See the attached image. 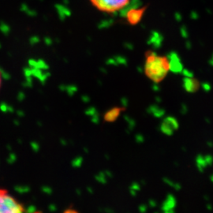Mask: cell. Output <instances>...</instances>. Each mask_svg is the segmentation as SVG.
Wrapping results in <instances>:
<instances>
[{
  "instance_id": "cell-4",
  "label": "cell",
  "mask_w": 213,
  "mask_h": 213,
  "mask_svg": "<svg viewBox=\"0 0 213 213\" xmlns=\"http://www.w3.org/2000/svg\"><path fill=\"white\" fill-rule=\"evenodd\" d=\"M179 128V123L175 118L168 116L164 118L160 125V130L167 136H172Z\"/></svg>"
},
{
  "instance_id": "cell-2",
  "label": "cell",
  "mask_w": 213,
  "mask_h": 213,
  "mask_svg": "<svg viewBox=\"0 0 213 213\" xmlns=\"http://www.w3.org/2000/svg\"><path fill=\"white\" fill-rule=\"evenodd\" d=\"M0 213H27L22 204L10 194L8 190L0 188Z\"/></svg>"
},
{
  "instance_id": "cell-5",
  "label": "cell",
  "mask_w": 213,
  "mask_h": 213,
  "mask_svg": "<svg viewBox=\"0 0 213 213\" xmlns=\"http://www.w3.org/2000/svg\"><path fill=\"white\" fill-rule=\"evenodd\" d=\"M146 6L143 7V8L140 9H129L126 12V19L128 22L132 25H137V23H139L140 21L141 20L142 16L145 13V10H146Z\"/></svg>"
},
{
  "instance_id": "cell-3",
  "label": "cell",
  "mask_w": 213,
  "mask_h": 213,
  "mask_svg": "<svg viewBox=\"0 0 213 213\" xmlns=\"http://www.w3.org/2000/svg\"><path fill=\"white\" fill-rule=\"evenodd\" d=\"M130 0H90L96 9L106 13H113L125 8Z\"/></svg>"
},
{
  "instance_id": "cell-7",
  "label": "cell",
  "mask_w": 213,
  "mask_h": 213,
  "mask_svg": "<svg viewBox=\"0 0 213 213\" xmlns=\"http://www.w3.org/2000/svg\"><path fill=\"white\" fill-rule=\"evenodd\" d=\"M183 87L188 93H196L200 87V83L197 79L191 77H186L183 79Z\"/></svg>"
},
{
  "instance_id": "cell-1",
  "label": "cell",
  "mask_w": 213,
  "mask_h": 213,
  "mask_svg": "<svg viewBox=\"0 0 213 213\" xmlns=\"http://www.w3.org/2000/svg\"><path fill=\"white\" fill-rule=\"evenodd\" d=\"M170 70L169 61L166 56H159L153 52H148L145 65L146 76L152 81L159 83L167 76Z\"/></svg>"
},
{
  "instance_id": "cell-8",
  "label": "cell",
  "mask_w": 213,
  "mask_h": 213,
  "mask_svg": "<svg viewBox=\"0 0 213 213\" xmlns=\"http://www.w3.org/2000/svg\"><path fill=\"white\" fill-rule=\"evenodd\" d=\"M124 108L123 107H113L108 111L106 112L104 115V120L107 123H113L117 120V118L119 117V115L122 113Z\"/></svg>"
},
{
  "instance_id": "cell-6",
  "label": "cell",
  "mask_w": 213,
  "mask_h": 213,
  "mask_svg": "<svg viewBox=\"0 0 213 213\" xmlns=\"http://www.w3.org/2000/svg\"><path fill=\"white\" fill-rule=\"evenodd\" d=\"M167 58L169 61L170 70H171L174 73H179L182 70V64L180 60V58L178 57V55L176 53L172 52L169 54Z\"/></svg>"
},
{
  "instance_id": "cell-9",
  "label": "cell",
  "mask_w": 213,
  "mask_h": 213,
  "mask_svg": "<svg viewBox=\"0 0 213 213\" xmlns=\"http://www.w3.org/2000/svg\"><path fill=\"white\" fill-rule=\"evenodd\" d=\"M64 213H79L77 211L74 210L73 208H70V209H67L64 212Z\"/></svg>"
},
{
  "instance_id": "cell-10",
  "label": "cell",
  "mask_w": 213,
  "mask_h": 213,
  "mask_svg": "<svg viewBox=\"0 0 213 213\" xmlns=\"http://www.w3.org/2000/svg\"><path fill=\"white\" fill-rule=\"evenodd\" d=\"M2 83H3V77H2L1 72H0V88H1V86H2Z\"/></svg>"
}]
</instances>
